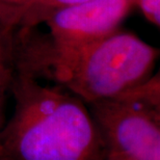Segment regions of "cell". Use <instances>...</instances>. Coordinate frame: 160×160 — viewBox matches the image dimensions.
Masks as SVG:
<instances>
[{
  "instance_id": "cell-11",
  "label": "cell",
  "mask_w": 160,
  "mask_h": 160,
  "mask_svg": "<svg viewBox=\"0 0 160 160\" xmlns=\"http://www.w3.org/2000/svg\"><path fill=\"white\" fill-rule=\"evenodd\" d=\"M0 160H4V159H3V158L1 157V156H0Z\"/></svg>"
},
{
  "instance_id": "cell-1",
  "label": "cell",
  "mask_w": 160,
  "mask_h": 160,
  "mask_svg": "<svg viewBox=\"0 0 160 160\" xmlns=\"http://www.w3.org/2000/svg\"><path fill=\"white\" fill-rule=\"evenodd\" d=\"M15 111L0 129L4 160H105L106 146L82 100L16 66Z\"/></svg>"
},
{
  "instance_id": "cell-6",
  "label": "cell",
  "mask_w": 160,
  "mask_h": 160,
  "mask_svg": "<svg viewBox=\"0 0 160 160\" xmlns=\"http://www.w3.org/2000/svg\"><path fill=\"white\" fill-rule=\"evenodd\" d=\"M91 0H26L21 3L23 8L19 26L22 28H32L57 9L71 6Z\"/></svg>"
},
{
  "instance_id": "cell-9",
  "label": "cell",
  "mask_w": 160,
  "mask_h": 160,
  "mask_svg": "<svg viewBox=\"0 0 160 160\" xmlns=\"http://www.w3.org/2000/svg\"><path fill=\"white\" fill-rule=\"evenodd\" d=\"M14 5H15L14 3H9L3 1V0H0V17L11 11L14 8Z\"/></svg>"
},
{
  "instance_id": "cell-2",
  "label": "cell",
  "mask_w": 160,
  "mask_h": 160,
  "mask_svg": "<svg viewBox=\"0 0 160 160\" xmlns=\"http://www.w3.org/2000/svg\"><path fill=\"white\" fill-rule=\"evenodd\" d=\"M157 48L132 32L117 30L76 46L23 45L17 38L16 66L52 80L85 104L111 98L151 77Z\"/></svg>"
},
{
  "instance_id": "cell-5",
  "label": "cell",
  "mask_w": 160,
  "mask_h": 160,
  "mask_svg": "<svg viewBox=\"0 0 160 160\" xmlns=\"http://www.w3.org/2000/svg\"><path fill=\"white\" fill-rule=\"evenodd\" d=\"M22 14V5L15 4L11 11L0 17V129L4 124L6 92L12 88L16 74L17 32Z\"/></svg>"
},
{
  "instance_id": "cell-4",
  "label": "cell",
  "mask_w": 160,
  "mask_h": 160,
  "mask_svg": "<svg viewBox=\"0 0 160 160\" xmlns=\"http://www.w3.org/2000/svg\"><path fill=\"white\" fill-rule=\"evenodd\" d=\"M136 0H91L51 12L45 19L52 46H76L102 39L120 29Z\"/></svg>"
},
{
  "instance_id": "cell-8",
  "label": "cell",
  "mask_w": 160,
  "mask_h": 160,
  "mask_svg": "<svg viewBox=\"0 0 160 160\" xmlns=\"http://www.w3.org/2000/svg\"><path fill=\"white\" fill-rule=\"evenodd\" d=\"M105 160H136L130 156L120 154V153H113V152H108L106 155Z\"/></svg>"
},
{
  "instance_id": "cell-7",
  "label": "cell",
  "mask_w": 160,
  "mask_h": 160,
  "mask_svg": "<svg viewBox=\"0 0 160 160\" xmlns=\"http://www.w3.org/2000/svg\"><path fill=\"white\" fill-rule=\"evenodd\" d=\"M135 8H138L147 20L155 26L160 25V0H136Z\"/></svg>"
},
{
  "instance_id": "cell-10",
  "label": "cell",
  "mask_w": 160,
  "mask_h": 160,
  "mask_svg": "<svg viewBox=\"0 0 160 160\" xmlns=\"http://www.w3.org/2000/svg\"><path fill=\"white\" fill-rule=\"evenodd\" d=\"M3 1L14 3V4H21V3H23L24 1H26V0H3Z\"/></svg>"
},
{
  "instance_id": "cell-3",
  "label": "cell",
  "mask_w": 160,
  "mask_h": 160,
  "mask_svg": "<svg viewBox=\"0 0 160 160\" xmlns=\"http://www.w3.org/2000/svg\"><path fill=\"white\" fill-rule=\"evenodd\" d=\"M88 105L107 153L136 160H160L159 75Z\"/></svg>"
}]
</instances>
